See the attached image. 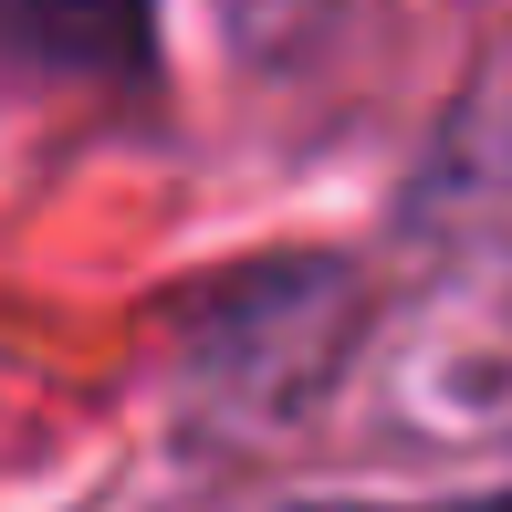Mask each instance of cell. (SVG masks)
<instances>
[{"label": "cell", "mask_w": 512, "mask_h": 512, "mask_svg": "<svg viewBox=\"0 0 512 512\" xmlns=\"http://www.w3.org/2000/svg\"><path fill=\"white\" fill-rule=\"evenodd\" d=\"M408 241L450 272H512V42L439 115L408 178Z\"/></svg>", "instance_id": "6da1fadb"}, {"label": "cell", "mask_w": 512, "mask_h": 512, "mask_svg": "<svg viewBox=\"0 0 512 512\" xmlns=\"http://www.w3.org/2000/svg\"><path fill=\"white\" fill-rule=\"evenodd\" d=\"M314 512H377V502H314Z\"/></svg>", "instance_id": "3957f363"}, {"label": "cell", "mask_w": 512, "mask_h": 512, "mask_svg": "<svg viewBox=\"0 0 512 512\" xmlns=\"http://www.w3.org/2000/svg\"><path fill=\"white\" fill-rule=\"evenodd\" d=\"M0 42L42 63H115L147 42V0H0Z\"/></svg>", "instance_id": "7a4b0ae2"}]
</instances>
